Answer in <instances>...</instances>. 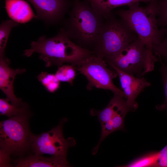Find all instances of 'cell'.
Listing matches in <instances>:
<instances>
[{
	"label": "cell",
	"mask_w": 167,
	"mask_h": 167,
	"mask_svg": "<svg viewBox=\"0 0 167 167\" xmlns=\"http://www.w3.org/2000/svg\"><path fill=\"white\" fill-rule=\"evenodd\" d=\"M30 49L24 50V55L29 57L33 53H39L40 58L48 67L60 66L64 63L74 66L93 54L92 52L76 44L60 30L51 38L41 36L37 41H32Z\"/></svg>",
	"instance_id": "7a4b0ae2"
},
{
	"label": "cell",
	"mask_w": 167,
	"mask_h": 167,
	"mask_svg": "<svg viewBox=\"0 0 167 167\" xmlns=\"http://www.w3.org/2000/svg\"><path fill=\"white\" fill-rule=\"evenodd\" d=\"M156 166L167 167V145L158 152Z\"/></svg>",
	"instance_id": "484cf974"
},
{
	"label": "cell",
	"mask_w": 167,
	"mask_h": 167,
	"mask_svg": "<svg viewBox=\"0 0 167 167\" xmlns=\"http://www.w3.org/2000/svg\"><path fill=\"white\" fill-rule=\"evenodd\" d=\"M74 66L88 79V89L95 87L108 90L114 94L126 98L123 91L117 88L112 82L113 79L118 75L117 73L114 70L113 71L107 67L105 60L103 58L93 54Z\"/></svg>",
	"instance_id": "8992f818"
},
{
	"label": "cell",
	"mask_w": 167,
	"mask_h": 167,
	"mask_svg": "<svg viewBox=\"0 0 167 167\" xmlns=\"http://www.w3.org/2000/svg\"><path fill=\"white\" fill-rule=\"evenodd\" d=\"M19 23L12 20L2 22L0 26V56L5 55L4 52L9 36L12 29Z\"/></svg>",
	"instance_id": "2e32d148"
},
{
	"label": "cell",
	"mask_w": 167,
	"mask_h": 167,
	"mask_svg": "<svg viewBox=\"0 0 167 167\" xmlns=\"http://www.w3.org/2000/svg\"><path fill=\"white\" fill-rule=\"evenodd\" d=\"M114 104V101L112 98L103 109L99 110L92 109L90 111V114L96 116L101 124L111 120L113 112Z\"/></svg>",
	"instance_id": "ffe728a7"
},
{
	"label": "cell",
	"mask_w": 167,
	"mask_h": 167,
	"mask_svg": "<svg viewBox=\"0 0 167 167\" xmlns=\"http://www.w3.org/2000/svg\"><path fill=\"white\" fill-rule=\"evenodd\" d=\"M139 3L129 5L128 9H119L115 13L137 35L147 51L152 50V45L160 43L167 35V29L158 28L159 0H153L145 6H140Z\"/></svg>",
	"instance_id": "3957f363"
},
{
	"label": "cell",
	"mask_w": 167,
	"mask_h": 167,
	"mask_svg": "<svg viewBox=\"0 0 167 167\" xmlns=\"http://www.w3.org/2000/svg\"><path fill=\"white\" fill-rule=\"evenodd\" d=\"M158 25L162 28L167 26V0H159V9L157 15Z\"/></svg>",
	"instance_id": "d4e9b609"
},
{
	"label": "cell",
	"mask_w": 167,
	"mask_h": 167,
	"mask_svg": "<svg viewBox=\"0 0 167 167\" xmlns=\"http://www.w3.org/2000/svg\"><path fill=\"white\" fill-rule=\"evenodd\" d=\"M9 16L18 23H25L36 18L31 6L24 0H4Z\"/></svg>",
	"instance_id": "7c38bea8"
},
{
	"label": "cell",
	"mask_w": 167,
	"mask_h": 167,
	"mask_svg": "<svg viewBox=\"0 0 167 167\" xmlns=\"http://www.w3.org/2000/svg\"><path fill=\"white\" fill-rule=\"evenodd\" d=\"M146 55L145 45L138 37L117 54L105 59L109 64L125 72L141 77Z\"/></svg>",
	"instance_id": "ba28073f"
},
{
	"label": "cell",
	"mask_w": 167,
	"mask_h": 167,
	"mask_svg": "<svg viewBox=\"0 0 167 167\" xmlns=\"http://www.w3.org/2000/svg\"><path fill=\"white\" fill-rule=\"evenodd\" d=\"M7 98L0 99V114L5 115L9 118L27 112L28 106L26 104L20 107H17L9 103Z\"/></svg>",
	"instance_id": "e0dca14e"
},
{
	"label": "cell",
	"mask_w": 167,
	"mask_h": 167,
	"mask_svg": "<svg viewBox=\"0 0 167 167\" xmlns=\"http://www.w3.org/2000/svg\"><path fill=\"white\" fill-rule=\"evenodd\" d=\"M75 68L71 65H64L59 67L55 74L60 82H66L71 84L76 75Z\"/></svg>",
	"instance_id": "d6986e66"
},
{
	"label": "cell",
	"mask_w": 167,
	"mask_h": 167,
	"mask_svg": "<svg viewBox=\"0 0 167 167\" xmlns=\"http://www.w3.org/2000/svg\"><path fill=\"white\" fill-rule=\"evenodd\" d=\"M117 73L121 87L126 96V104L131 111L138 107L136 99L138 95L151 83L143 77H137L125 72L111 64H109Z\"/></svg>",
	"instance_id": "30bf717a"
},
{
	"label": "cell",
	"mask_w": 167,
	"mask_h": 167,
	"mask_svg": "<svg viewBox=\"0 0 167 167\" xmlns=\"http://www.w3.org/2000/svg\"><path fill=\"white\" fill-rule=\"evenodd\" d=\"M152 50L153 54L163 59L167 65V35L160 43L153 45Z\"/></svg>",
	"instance_id": "cb8c5ba5"
},
{
	"label": "cell",
	"mask_w": 167,
	"mask_h": 167,
	"mask_svg": "<svg viewBox=\"0 0 167 167\" xmlns=\"http://www.w3.org/2000/svg\"><path fill=\"white\" fill-rule=\"evenodd\" d=\"M10 61L5 55L0 56V88L5 94L7 98L11 104L20 107L25 103L22 102L21 98L15 96L13 88L15 77L18 74L25 72V69H11L9 66Z\"/></svg>",
	"instance_id": "8fae6325"
},
{
	"label": "cell",
	"mask_w": 167,
	"mask_h": 167,
	"mask_svg": "<svg viewBox=\"0 0 167 167\" xmlns=\"http://www.w3.org/2000/svg\"><path fill=\"white\" fill-rule=\"evenodd\" d=\"M138 37L122 19L112 12L104 18L97 42L92 52L104 59L119 52Z\"/></svg>",
	"instance_id": "277c9868"
},
{
	"label": "cell",
	"mask_w": 167,
	"mask_h": 167,
	"mask_svg": "<svg viewBox=\"0 0 167 167\" xmlns=\"http://www.w3.org/2000/svg\"><path fill=\"white\" fill-rule=\"evenodd\" d=\"M27 113L0 122V149L10 155L21 154L30 147L34 135L30 131Z\"/></svg>",
	"instance_id": "5b68a950"
},
{
	"label": "cell",
	"mask_w": 167,
	"mask_h": 167,
	"mask_svg": "<svg viewBox=\"0 0 167 167\" xmlns=\"http://www.w3.org/2000/svg\"><path fill=\"white\" fill-rule=\"evenodd\" d=\"M0 167L11 166L10 155L0 149Z\"/></svg>",
	"instance_id": "4316f807"
},
{
	"label": "cell",
	"mask_w": 167,
	"mask_h": 167,
	"mask_svg": "<svg viewBox=\"0 0 167 167\" xmlns=\"http://www.w3.org/2000/svg\"><path fill=\"white\" fill-rule=\"evenodd\" d=\"M37 78L47 90L50 92H54L59 88L60 81L55 74L42 72L37 76Z\"/></svg>",
	"instance_id": "ac0fdd59"
},
{
	"label": "cell",
	"mask_w": 167,
	"mask_h": 167,
	"mask_svg": "<svg viewBox=\"0 0 167 167\" xmlns=\"http://www.w3.org/2000/svg\"><path fill=\"white\" fill-rule=\"evenodd\" d=\"M67 17L60 30L79 46L92 51L97 42L104 18L87 0H73Z\"/></svg>",
	"instance_id": "6da1fadb"
},
{
	"label": "cell",
	"mask_w": 167,
	"mask_h": 167,
	"mask_svg": "<svg viewBox=\"0 0 167 167\" xmlns=\"http://www.w3.org/2000/svg\"><path fill=\"white\" fill-rule=\"evenodd\" d=\"M15 166L66 167L71 166L66 159L54 156L45 157L41 155L34 154L19 159L16 162Z\"/></svg>",
	"instance_id": "4fadbf2b"
},
{
	"label": "cell",
	"mask_w": 167,
	"mask_h": 167,
	"mask_svg": "<svg viewBox=\"0 0 167 167\" xmlns=\"http://www.w3.org/2000/svg\"><path fill=\"white\" fill-rule=\"evenodd\" d=\"M91 6L104 18L115 8L140 2L149 3L153 0H87Z\"/></svg>",
	"instance_id": "5bb4252c"
},
{
	"label": "cell",
	"mask_w": 167,
	"mask_h": 167,
	"mask_svg": "<svg viewBox=\"0 0 167 167\" xmlns=\"http://www.w3.org/2000/svg\"><path fill=\"white\" fill-rule=\"evenodd\" d=\"M158 152L151 153L131 162L126 167H144L156 166Z\"/></svg>",
	"instance_id": "44dd1931"
},
{
	"label": "cell",
	"mask_w": 167,
	"mask_h": 167,
	"mask_svg": "<svg viewBox=\"0 0 167 167\" xmlns=\"http://www.w3.org/2000/svg\"><path fill=\"white\" fill-rule=\"evenodd\" d=\"M28 0L36 11V18L52 25L62 23L73 3L70 0Z\"/></svg>",
	"instance_id": "9c48e42d"
},
{
	"label": "cell",
	"mask_w": 167,
	"mask_h": 167,
	"mask_svg": "<svg viewBox=\"0 0 167 167\" xmlns=\"http://www.w3.org/2000/svg\"><path fill=\"white\" fill-rule=\"evenodd\" d=\"M112 98L114 104L111 121L114 130H122L125 117L128 112L131 111L126 104V100L123 97L114 94Z\"/></svg>",
	"instance_id": "9a60e30c"
},
{
	"label": "cell",
	"mask_w": 167,
	"mask_h": 167,
	"mask_svg": "<svg viewBox=\"0 0 167 167\" xmlns=\"http://www.w3.org/2000/svg\"><path fill=\"white\" fill-rule=\"evenodd\" d=\"M158 57L161 64L160 71L164 90L165 100L162 104L157 105L156 108L160 111L165 110L167 112V65L163 62L160 57Z\"/></svg>",
	"instance_id": "7402d4cb"
},
{
	"label": "cell",
	"mask_w": 167,
	"mask_h": 167,
	"mask_svg": "<svg viewBox=\"0 0 167 167\" xmlns=\"http://www.w3.org/2000/svg\"><path fill=\"white\" fill-rule=\"evenodd\" d=\"M67 121L65 118L59 124L48 131L34 135L30 145L35 154H47L66 159L69 148L74 146L76 142L73 137H64L63 132L64 124Z\"/></svg>",
	"instance_id": "52a82bcc"
},
{
	"label": "cell",
	"mask_w": 167,
	"mask_h": 167,
	"mask_svg": "<svg viewBox=\"0 0 167 167\" xmlns=\"http://www.w3.org/2000/svg\"><path fill=\"white\" fill-rule=\"evenodd\" d=\"M101 133L98 143L93 149L92 154L96 155L98 150L99 147L101 142L107 136L114 131L111 120L101 124Z\"/></svg>",
	"instance_id": "603a6c76"
}]
</instances>
